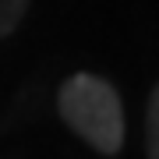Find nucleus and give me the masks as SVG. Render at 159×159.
Returning <instances> with one entry per match:
<instances>
[{
  "label": "nucleus",
  "mask_w": 159,
  "mask_h": 159,
  "mask_svg": "<svg viewBox=\"0 0 159 159\" xmlns=\"http://www.w3.org/2000/svg\"><path fill=\"white\" fill-rule=\"evenodd\" d=\"M60 120L81 142H89L102 156H117L124 145V106L117 89L99 74H71L57 96Z\"/></svg>",
  "instance_id": "1"
},
{
  "label": "nucleus",
  "mask_w": 159,
  "mask_h": 159,
  "mask_svg": "<svg viewBox=\"0 0 159 159\" xmlns=\"http://www.w3.org/2000/svg\"><path fill=\"white\" fill-rule=\"evenodd\" d=\"M25 11H29V0H0V39L18 29Z\"/></svg>",
  "instance_id": "2"
},
{
  "label": "nucleus",
  "mask_w": 159,
  "mask_h": 159,
  "mask_svg": "<svg viewBox=\"0 0 159 159\" xmlns=\"http://www.w3.org/2000/svg\"><path fill=\"white\" fill-rule=\"evenodd\" d=\"M148 159H159V92L148 99Z\"/></svg>",
  "instance_id": "3"
}]
</instances>
